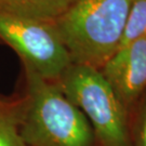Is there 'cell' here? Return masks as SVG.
<instances>
[{
    "label": "cell",
    "instance_id": "cell-7",
    "mask_svg": "<svg viewBox=\"0 0 146 146\" xmlns=\"http://www.w3.org/2000/svg\"><path fill=\"white\" fill-rule=\"evenodd\" d=\"M19 107L20 101L0 104V146H27L19 131Z\"/></svg>",
    "mask_w": 146,
    "mask_h": 146
},
{
    "label": "cell",
    "instance_id": "cell-4",
    "mask_svg": "<svg viewBox=\"0 0 146 146\" xmlns=\"http://www.w3.org/2000/svg\"><path fill=\"white\" fill-rule=\"evenodd\" d=\"M0 41L13 49L24 67L56 81L72 64L52 21L0 14Z\"/></svg>",
    "mask_w": 146,
    "mask_h": 146
},
{
    "label": "cell",
    "instance_id": "cell-2",
    "mask_svg": "<svg viewBox=\"0 0 146 146\" xmlns=\"http://www.w3.org/2000/svg\"><path fill=\"white\" fill-rule=\"evenodd\" d=\"M133 0H72L54 21L74 64L100 68L119 49Z\"/></svg>",
    "mask_w": 146,
    "mask_h": 146
},
{
    "label": "cell",
    "instance_id": "cell-10",
    "mask_svg": "<svg viewBox=\"0 0 146 146\" xmlns=\"http://www.w3.org/2000/svg\"><path fill=\"white\" fill-rule=\"evenodd\" d=\"M1 102H2V101H0V104H1Z\"/></svg>",
    "mask_w": 146,
    "mask_h": 146
},
{
    "label": "cell",
    "instance_id": "cell-5",
    "mask_svg": "<svg viewBox=\"0 0 146 146\" xmlns=\"http://www.w3.org/2000/svg\"><path fill=\"white\" fill-rule=\"evenodd\" d=\"M100 72L128 110L146 89V37L119 48Z\"/></svg>",
    "mask_w": 146,
    "mask_h": 146
},
{
    "label": "cell",
    "instance_id": "cell-3",
    "mask_svg": "<svg viewBox=\"0 0 146 146\" xmlns=\"http://www.w3.org/2000/svg\"><path fill=\"white\" fill-rule=\"evenodd\" d=\"M55 82L88 119L96 145L131 146L128 110L100 69L72 63Z\"/></svg>",
    "mask_w": 146,
    "mask_h": 146
},
{
    "label": "cell",
    "instance_id": "cell-6",
    "mask_svg": "<svg viewBox=\"0 0 146 146\" xmlns=\"http://www.w3.org/2000/svg\"><path fill=\"white\" fill-rule=\"evenodd\" d=\"M72 0H0V14L54 22Z\"/></svg>",
    "mask_w": 146,
    "mask_h": 146
},
{
    "label": "cell",
    "instance_id": "cell-8",
    "mask_svg": "<svg viewBox=\"0 0 146 146\" xmlns=\"http://www.w3.org/2000/svg\"><path fill=\"white\" fill-rule=\"evenodd\" d=\"M143 37H146V0H133L119 48Z\"/></svg>",
    "mask_w": 146,
    "mask_h": 146
},
{
    "label": "cell",
    "instance_id": "cell-1",
    "mask_svg": "<svg viewBox=\"0 0 146 146\" xmlns=\"http://www.w3.org/2000/svg\"><path fill=\"white\" fill-rule=\"evenodd\" d=\"M25 68L26 96L20 101L19 131L27 146H96L86 116L55 81Z\"/></svg>",
    "mask_w": 146,
    "mask_h": 146
},
{
    "label": "cell",
    "instance_id": "cell-9",
    "mask_svg": "<svg viewBox=\"0 0 146 146\" xmlns=\"http://www.w3.org/2000/svg\"><path fill=\"white\" fill-rule=\"evenodd\" d=\"M131 146H146V95L131 132Z\"/></svg>",
    "mask_w": 146,
    "mask_h": 146
}]
</instances>
